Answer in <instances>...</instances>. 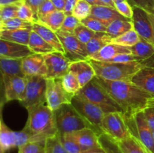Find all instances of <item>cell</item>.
Listing matches in <instances>:
<instances>
[{
	"label": "cell",
	"instance_id": "cell-15",
	"mask_svg": "<svg viewBox=\"0 0 154 153\" xmlns=\"http://www.w3.org/2000/svg\"><path fill=\"white\" fill-rule=\"evenodd\" d=\"M22 66L25 76H42L47 78L48 68L42 54L32 53L23 58Z\"/></svg>",
	"mask_w": 154,
	"mask_h": 153
},
{
	"label": "cell",
	"instance_id": "cell-47",
	"mask_svg": "<svg viewBox=\"0 0 154 153\" xmlns=\"http://www.w3.org/2000/svg\"><path fill=\"white\" fill-rule=\"evenodd\" d=\"M138 61H142L139 57L136 56L135 55L132 53H124V54H120V55L117 56L110 60L109 62H118V63H127V62H138Z\"/></svg>",
	"mask_w": 154,
	"mask_h": 153
},
{
	"label": "cell",
	"instance_id": "cell-36",
	"mask_svg": "<svg viewBox=\"0 0 154 153\" xmlns=\"http://www.w3.org/2000/svg\"><path fill=\"white\" fill-rule=\"evenodd\" d=\"M45 148V153H69L62 144L59 134L46 140Z\"/></svg>",
	"mask_w": 154,
	"mask_h": 153
},
{
	"label": "cell",
	"instance_id": "cell-43",
	"mask_svg": "<svg viewBox=\"0 0 154 153\" xmlns=\"http://www.w3.org/2000/svg\"><path fill=\"white\" fill-rule=\"evenodd\" d=\"M17 17L25 21L32 22V23L36 22L32 10L27 4H26L23 2H21L19 5V8L17 10Z\"/></svg>",
	"mask_w": 154,
	"mask_h": 153
},
{
	"label": "cell",
	"instance_id": "cell-1",
	"mask_svg": "<svg viewBox=\"0 0 154 153\" xmlns=\"http://www.w3.org/2000/svg\"><path fill=\"white\" fill-rule=\"evenodd\" d=\"M94 79L120 105L126 119L143 111L154 101V96L129 81L107 80L98 76Z\"/></svg>",
	"mask_w": 154,
	"mask_h": 153
},
{
	"label": "cell",
	"instance_id": "cell-6",
	"mask_svg": "<svg viewBox=\"0 0 154 153\" xmlns=\"http://www.w3.org/2000/svg\"><path fill=\"white\" fill-rule=\"evenodd\" d=\"M25 97L20 104L26 110L46 104L47 79L42 76H26Z\"/></svg>",
	"mask_w": 154,
	"mask_h": 153
},
{
	"label": "cell",
	"instance_id": "cell-56",
	"mask_svg": "<svg viewBox=\"0 0 154 153\" xmlns=\"http://www.w3.org/2000/svg\"><path fill=\"white\" fill-rule=\"evenodd\" d=\"M104 5H107V6H110V7L112 8H115L114 6V2H113V0H99Z\"/></svg>",
	"mask_w": 154,
	"mask_h": 153
},
{
	"label": "cell",
	"instance_id": "cell-31",
	"mask_svg": "<svg viewBox=\"0 0 154 153\" xmlns=\"http://www.w3.org/2000/svg\"><path fill=\"white\" fill-rule=\"evenodd\" d=\"M123 153H148L136 137L131 134L128 137L117 141Z\"/></svg>",
	"mask_w": 154,
	"mask_h": 153
},
{
	"label": "cell",
	"instance_id": "cell-57",
	"mask_svg": "<svg viewBox=\"0 0 154 153\" xmlns=\"http://www.w3.org/2000/svg\"><path fill=\"white\" fill-rule=\"evenodd\" d=\"M87 2H88L89 4H91L92 6L94 5H104L102 2H101L99 0H84Z\"/></svg>",
	"mask_w": 154,
	"mask_h": 153
},
{
	"label": "cell",
	"instance_id": "cell-26",
	"mask_svg": "<svg viewBox=\"0 0 154 153\" xmlns=\"http://www.w3.org/2000/svg\"><path fill=\"white\" fill-rule=\"evenodd\" d=\"M14 147H16L14 131L11 130L2 118L0 122V153H6Z\"/></svg>",
	"mask_w": 154,
	"mask_h": 153
},
{
	"label": "cell",
	"instance_id": "cell-7",
	"mask_svg": "<svg viewBox=\"0 0 154 153\" xmlns=\"http://www.w3.org/2000/svg\"><path fill=\"white\" fill-rule=\"evenodd\" d=\"M131 134L138 140L148 153H154L153 130L146 120L143 111L137 112L132 118H126Z\"/></svg>",
	"mask_w": 154,
	"mask_h": 153
},
{
	"label": "cell",
	"instance_id": "cell-32",
	"mask_svg": "<svg viewBox=\"0 0 154 153\" xmlns=\"http://www.w3.org/2000/svg\"><path fill=\"white\" fill-rule=\"evenodd\" d=\"M99 142L101 148L106 153H123L117 141L104 132L99 135Z\"/></svg>",
	"mask_w": 154,
	"mask_h": 153
},
{
	"label": "cell",
	"instance_id": "cell-3",
	"mask_svg": "<svg viewBox=\"0 0 154 153\" xmlns=\"http://www.w3.org/2000/svg\"><path fill=\"white\" fill-rule=\"evenodd\" d=\"M154 56L146 60L132 62L127 63L109 62H99L93 59H88L94 68L96 76L107 80L128 81L138 70L145 66H150L153 64Z\"/></svg>",
	"mask_w": 154,
	"mask_h": 153
},
{
	"label": "cell",
	"instance_id": "cell-54",
	"mask_svg": "<svg viewBox=\"0 0 154 153\" xmlns=\"http://www.w3.org/2000/svg\"><path fill=\"white\" fill-rule=\"evenodd\" d=\"M23 2V0H0V5L17 4V3Z\"/></svg>",
	"mask_w": 154,
	"mask_h": 153
},
{
	"label": "cell",
	"instance_id": "cell-20",
	"mask_svg": "<svg viewBox=\"0 0 154 153\" xmlns=\"http://www.w3.org/2000/svg\"><path fill=\"white\" fill-rule=\"evenodd\" d=\"M124 53H132L129 46H122L111 42L103 46L96 54L90 56L89 59H93L99 62H109L117 56Z\"/></svg>",
	"mask_w": 154,
	"mask_h": 153
},
{
	"label": "cell",
	"instance_id": "cell-39",
	"mask_svg": "<svg viewBox=\"0 0 154 153\" xmlns=\"http://www.w3.org/2000/svg\"><path fill=\"white\" fill-rule=\"evenodd\" d=\"M20 3L0 5V22L17 17V10Z\"/></svg>",
	"mask_w": 154,
	"mask_h": 153
},
{
	"label": "cell",
	"instance_id": "cell-59",
	"mask_svg": "<svg viewBox=\"0 0 154 153\" xmlns=\"http://www.w3.org/2000/svg\"><path fill=\"white\" fill-rule=\"evenodd\" d=\"M115 1H117V0H113V2H115Z\"/></svg>",
	"mask_w": 154,
	"mask_h": 153
},
{
	"label": "cell",
	"instance_id": "cell-49",
	"mask_svg": "<svg viewBox=\"0 0 154 153\" xmlns=\"http://www.w3.org/2000/svg\"><path fill=\"white\" fill-rule=\"evenodd\" d=\"M57 10L55 6L54 5L51 0H46L42 5L40 6L38 11V20L40 19L42 16H45V15L48 14L51 12L54 11V10Z\"/></svg>",
	"mask_w": 154,
	"mask_h": 153
},
{
	"label": "cell",
	"instance_id": "cell-33",
	"mask_svg": "<svg viewBox=\"0 0 154 153\" xmlns=\"http://www.w3.org/2000/svg\"><path fill=\"white\" fill-rule=\"evenodd\" d=\"M140 38H141V37L132 28V29L126 32V33L123 34L122 35L113 39L112 43L130 47V46H132L135 44H136L139 41Z\"/></svg>",
	"mask_w": 154,
	"mask_h": 153
},
{
	"label": "cell",
	"instance_id": "cell-9",
	"mask_svg": "<svg viewBox=\"0 0 154 153\" xmlns=\"http://www.w3.org/2000/svg\"><path fill=\"white\" fill-rule=\"evenodd\" d=\"M71 104L75 110L99 132V134L103 133L102 130V122L106 113L99 106L77 94H75Z\"/></svg>",
	"mask_w": 154,
	"mask_h": 153
},
{
	"label": "cell",
	"instance_id": "cell-18",
	"mask_svg": "<svg viewBox=\"0 0 154 153\" xmlns=\"http://www.w3.org/2000/svg\"><path fill=\"white\" fill-rule=\"evenodd\" d=\"M69 134L78 142L83 152L100 147L99 142V134L94 129L87 128Z\"/></svg>",
	"mask_w": 154,
	"mask_h": 153
},
{
	"label": "cell",
	"instance_id": "cell-53",
	"mask_svg": "<svg viewBox=\"0 0 154 153\" xmlns=\"http://www.w3.org/2000/svg\"><path fill=\"white\" fill-rule=\"evenodd\" d=\"M51 1L54 4V5L55 6L57 10H63V11L65 4H66V0H51Z\"/></svg>",
	"mask_w": 154,
	"mask_h": 153
},
{
	"label": "cell",
	"instance_id": "cell-16",
	"mask_svg": "<svg viewBox=\"0 0 154 153\" xmlns=\"http://www.w3.org/2000/svg\"><path fill=\"white\" fill-rule=\"evenodd\" d=\"M69 72L75 75L81 88L85 86L96 76L94 68L89 60H80L72 62L69 68Z\"/></svg>",
	"mask_w": 154,
	"mask_h": 153
},
{
	"label": "cell",
	"instance_id": "cell-40",
	"mask_svg": "<svg viewBox=\"0 0 154 153\" xmlns=\"http://www.w3.org/2000/svg\"><path fill=\"white\" fill-rule=\"evenodd\" d=\"M96 33V32L87 28V26L81 23L74 31V34L75 37L84 44H87L93 38Z\"/></svg>",
	"mask_w": 154,
	"mask_h": 153
},
{
	"label": "cell",
	"instance_id": "cell-19",
	"mask_svg": "<svg viewBox=\"0 0 154 153\" xmlns=\"http://www.w3.org/2000/svg\"><path fill=\"white\" fill-rule=\"evenodd\" d=\"M32 53L28 45L0 39V57L24 58Z\"/></svg>",
	"mask_w": 154,
	"mask_h": 153
},
{
	"label": "cell",
	"instance_id": "cell-50",
	"mask_svg": "<svg viewBox=\"0 0 154 153\" xmlns=\"http://www.w3.org/2000/svg\"><path fill=\"white\" fill-rule=\"evenodd\" d=\"M146 120L152 130H154V101L148 105L143 110Z\"/></svg>",
	"mask_w": 154,
	"mask_h": 153
},
{
	"label": "cell",
	"instance_id": "cell-52",
	"mask_svg": "<svg viewBox=\"0 0 154 153\" xmlns=\"http://www.w3.org/2000/svg\"><path fill=\"white\" fill-rule=\"evenodd\" d=\"M77 2H78V0H66V4H65L64 10H63L66 16L72 15Z\"/></svg>",
	"mask_w": 154,
	"mask_h": 153
},
{
	"label": "cell",
	"instance_id": "cell-27",
	"mask_svg": "<svg viewBox=\"0 0 154 153\" xmlns=\"http://www.w3.org/2000/svg\"><path fill=\"white\" fill-rule=\"evenodd\" d=\"M65 17H66V14L63 10H55L41 17L37 22L57 32L60 29V27L64 21Z\"/></svg>",
	"mask_w": 154,
	"mask_h": 153
},
{
	"label": "cell",
	"instance_id": "cell-23",
	"mask_svg": "<svg viewBox=\"0 0 154 153\" xmlns=\"http://www.w3.org/2000/svg\"><path fill=\"white\" fill-rule=\"evenodd\" d=\"M23 58H9L0 57L2 75L25 77L23 70Z\"/></svg>",
	"mask_w": 154,
	"mask_h": 153
},
{
	"label": "cell",
	"instance_id": "cell-14",
	"mask_svg": "<svg viewBox=\"0 0 154 153\" xmlns=\"http://www.w3.org/2000/svg\"><path fill=\"white\" fill-rule=\"evenodd\" d=\"M4 95L6 101L18 100L22 101L25 97L26 77L11 76L2 75Z\"/></svg>",
	"mask_w": 154,
	"mask_h": 153
},
{
	"label": "cell",
	"instance_id": "cell-8",
	"mask_svg": "<svg viewBox=\"0 0 154 153\" xmlns=\"http://www.w3.org/2000/svg\"><path fill=\"white\" fill-rule=\"evenodd\" d=\"M102 130L116 141H120L131 135L124 115L120 112L105 114L102 122Z\"/></svg>",
	"mask_w": 154,
	"mask_h": 153
},
{
	"label": "cell",
	"instance_id": "cell-11",
	"mask_svg": "<svg viewBox=\"0 0 154 153\" xmlns=\"http://www.w3.org/2000/svg\"><path fill=\"white\" fill-rule=\"evenodd\" d=\"M57 34L64 48V55L69 60L76 62L88 59L89 54L86 44L80 41L75 34L60 30L57 32Z\"/></svg>",
	"mask_w": 154,
	"mask_h": 153
},
{
	"label": "cell",
	"instance_id": "cell-45",
	"mask_svg": "<svg viewBox=\"0 0 154 153\" xmlns=\"http://www.w3.org/2000/svg\"><path fill=\"white\" fill-rule=\"evenodd\" d=\"M18 152L20 153H45V148L44 144L30 142L18 148Z\"/></svg>",
	"mask_w": 154,
	"mask_h": 153
},
{
	"label": "cell",
	"instance_id": "cell-13",
	"mask_svg": "<svg viewBox=\"0 0 154 153\" xmlns=\"http://www.w3.org/2000/svg\"><path fill=\"white\" fill-rule=\"evenodd\" d=\"M132 10L133 15L132 17V22L133 29L138 33L140 37L154 44L153 26L149 12L136 6L132 7Z\"/></svg>",
	"mask_w": 154,
	"mask_h": 153
},
{
	"label": "cell",
	"instance_id": "cell-38",
	"mask_svg": "<svg viewBox=\"0 0 154 153\" xmlns=\"http://www.w3.org/2000/svg\"><path fill=\"white\" fill-rule=\"evenodd\" d=\"M60 135V139L62 144L64 146V148L67 150L69 153H81L82 151V148H81L78 142L73 139L70 134H63Z\"/></svg>",
	"mask_w": 154,
	"mask_h": 153
},
{
	"label": "cell",
	"instance_id": "cell-17",
	"mask_svg": "<svg viewBox=\"0 0 154 153\" xmlns=\"http://www.w3.org/2000/svg\"><path fill=\"white\" fill-rule=\"evenodd\" d=\"M128 81L154 96V67H143Z\"/></svg>",
	"mask_w": 154,
	"mask_h": 153
},
{
	"label": "cell",
	"instance_id": "cell-51",
	"mask_svg": "<svg viewBox=\"0 0 154 153\" xmlns=\"http://www.w3.org/2000/svg\"><path fill=\"white\" fill-rule=\"evenodd\" d=\"M45 1L46 0H23V2L32 10L36 22L38 21V11L39 8Z\"/></svg>",
	"mask_w": 154,
	"mask_h": 153
},
{
	"label": "cell",
	"instance_id": "cell-5",
	"mask_svg": "<svg viewBox=\"0 0 154 153\" xmlns=\"http://www.w3.org/2000/svg\"><path fill=\"white\" fill-rule=\"evenodd\" d=\"M77 95L97 105L105 113L120 112L123 110L111 94L95 79L81 88Z\"/></svg>",
	"mask_w": 154,
	"mask_h": 153
},
{
	"label": "cell",
	"instance_id": "cell-41",
	"mask_svg": "<svg viewBox=\"0 0 154 153\" xmlns=\"http://www.w3.org/2000/svg\"><path fill=\"white\" fill-rule=\"evenodd\" d=\"M81 24L96 32H106L107 27H108V26L103 22L91 16L81 20Z\"/></svg>",
	"mask_w": 154,
	"mask_h": 153
},
{
	"label": "cell",
	"instance_id": "cell-22",
	"mask_svg": "<svg viewBox=\"0 0 154 153\" xmlns=\"http://www.w3.org/2000/svg\"><path fill=\"white\" fill-rule=\"evenodd\" d=\"M32 30L38 33L44 40H46L48 44H50L56 50V51H58L61 53L65 54L64 48H63L56 32L53 31L52 29L38 22H33Z\"/></svg>",
	"mask_w": 154,
	"mask_h": 153
},
{
	"label": "cell",
	"instance_id": "cell-29",
	"mask_svg": "<svg viewBox=\"0 0 154 153\" xmlns=\"http://www.w3.org/2000/svg\"><path fill=\"white\" fill-rule=\"evenodd\" d=\"M131 52L141 60H146L154 56V44L141 38L139 41L134 46H130Z\"/></svg>",
	"mask_w": 154,
	"mask_h": 153
},
{
	"label": "cell",
	"instance_id": "cell-2",
	"mask_svg": "<svg viewBox=\"0 0 154 153\" xmlns=\"http://www.w3.org/2000/svg\"><path fill=\"white\" fill-rule=\"evenodd\" d=\"M28 110V119L24 130L29 134L30 142L44 144L47 139L59 134L54 112L48 105L34 106Z\"/></svg>",
	"mask_w": 154,
	"mask_h": 153
},
{
	"label": "cell",
	"instance_id": "cell-24",
	"mask_svg": "<svg viewBox=\"0 0 154 153\" xmlns=\"http://www.w3.org/2000/svg\"><path fill=\"white\" fill-rule=\"evenodd\" d=\"M32 29H0V39L29 45Z\"/></svg>",
	"mask_w": 154,
	"mask_h": 153
},
{
	"label": "cell",
	"instance_id": "cell-37",
	"mask_svg": "<svg viewBox=\"0 0 154 153\" xmlns=\"http://www.w3.org/2000/svg\"><path fill=\"white\" fill-rule=\"evenodd\" d=\"M92 11V5L84 0H78L76 6L73 10L72 15L79 20H83L90 16Z\"/></svg>",
	"mask_w": 154,
	"mask_h": 153
},
{
	"label": "cell",
	"instance_id": "cell-30",
	"mask_svg": "<svg viewBox=\"0 0 154 153\" xmlns=\"http://www.w3.org/2000/svg\"><path fill=\"white\" fill-rule=\"evenodd\" d=\"M132 28L133 25L132 20H115L108 26L106 33L111 36L112 39H114Z\"/></svg>",
	"mask_w": 154,
	"mask_h": 153
},
{
	"label": "cell",
	"instance_id": "cell-34",
	"mask_svg": "<svg viewBox=\"0 0 154 153\" xmlns=\"http://www.w3.org/2000/svg\"><path fill=\"white\" fill-rule=\"evenodd\" d=\"M32 22L25 21L19 17L12 18L0 22V29H32Z\"/></svg>",
	"mask_w": 154,
	"mask_h": 153
},
{
	"label": "cell",
	"instance_id": "cell-12",
	"mask_svg": "<svg viewBox=\"0 0 154 153\" xmlns=\"http://www.w3.org/2000/svg\"><path fill=\"white\" fill-rule=\"evenodd\" d=\"M48 68L47 79H60L69 72L72 62L64 54L55 51L44 55Z\"/></svg>",
	"mask_w": 154,
	"mask_h": 153
},
{
	"label": "cell",
	"instance_id": "cell-60",
	"mask_svg": "<svg viewBox=\"0 0 154 153\" xmlns=\"http://www.w3.org/2000/svg\"><path fill=\"white\" fill-rule=\"evenodd\" d=\"M18 153H20V152H18Z\"/></svg>",
	"mask_w": 154,
	"mask_h": 153
},
{
	"label": "cell",
	"instance_id": "cell-58",
	"mask_svg": "<svg viewBox=\"0 0 154 153\" xmlns=\"http://www.w3.org/2000/svg\"><path fill=\"white\" fill-rule=\"evenodd\" d=\"M149 15H150V20L152 22V26H153V37H154V9L152 11L149 12Z\"/></svg>",
	"mask_w": 154,
	"mask_h": 153
},
{
	"label": "cell",
	"instance_id": "cell-4",
	"mask_svg": "<svg viewBox=\"0 0 154 153\" xmlns=\"http://www.w3.org/2000/svg\"><path fill=\"white\" fill-rule=\"evenodd\" d=\"M56 123L59 134L73 133L84 128H93L99 132L85 119L72 105V104H63L54 111Z\"/></svg>",
	"mask_w": 154,
	"mask_h": 153
},
{
	"label": "cell",
	"instance_id": "cell-21",
	"mask_svg": "<svg viewBox=\"0 0 154 153\" xmlns=\"http://www.w3.org/2000/svg\"><path fill=\"white\" fill-rule=\"evenodd\" d=\"M90 16L99 20L107 26L115 20H132L120 14L115 8L107 5H94L92 6V11Z\"/></svg>",
	"mask_w": 154,
	"mask_h": 153
},
{
	"label": "cell",
	"instance_id": "cell-42",
	"mask_svg": "<svg viewBox=\"0 0 154 153\" xmlns=\"http://www.w3.org/2000/svg\"><path fill=\"white\" fill-rule=\"evenodd\" d=\"M81 20L74 16L73 15H69L66 16L64 21L60 27V31L72 33L74 34V31L75 28L81 24Z\"/></svg>",
	"mask_w": 154,
	"mask_h": 153
},
{
	"label": "cell",
	"instance_id": "cell-10",
	"mask_svg": "<svg viewBox=\"0 0 154 153\" xmlns=\"http://www.w3.org/2000/svg\"><path fill=\"white\" fill-rule=\"evenodd\" d=\"M75 94L69 93L64 88L60 79H48L47 80L46 104L52 110H56L62 105L71 104Z\"/></svg>",
	"mask_w": 154,
	"mask_h": 153
},
{
	"label": "cell",
	"instance_id": "cell-48",
	"mask_svg": "<svg viewBox=\"0 0 154 153\" xmlns=\"http://www.w3.org/2000/svg\"><path fill=\"white\" fill-rule=\"evenodd\" d=\"M16 147L20 148L25 144L30 142V136L24 129L20 131H14Z\"/></svg>",
	"mask_w": 154,
	"mask_h": 153
},
{
	"label": "cell",
	"instance_id": "cell-28",
	"mask_svg": "<svg viewBox=\"0 0 154 153\" xmlns=\"http://www.w3.org/2000/svg\"><path fill=\"white\" fill-rule=\"evenodd\" d=\"M112 40V38L106 32H96L93 38L86 44L89 58L99 52L105 45L111 43Z\"/></svg>",
	"mask_w": 154,
	"mask_h": 153
},
{
	"label": "cell",
	"instance_id": "cell-25",
	"mask_svg": "<svg viewBox=\"0 0 154 153\" xmlns=\"http://www.w3.org/2000/svg\"><path fill=\"white\" fill-rule=\"evenodd\" d=\"M28 46L32 51L33 53L45 55V54L51 53L56 51V50L50 44H48L38 33L32 30L30 33L29 42Z\"/></svg>",
	"mask_w": 154,
	"mask_h": 153
},
{
	"label": "cell",
	"instance_id": "cell-46",
	"mask_svg": "<svg viewBox=\"0 0 154 153\" xmlns=\"http://www.w3.org/2000/svg\"><path fill=\"white\" fill-rule=\"evenodd\" d=\"M132 7L136 6L150 12L154 9V0H126Z\"/></svg>",
	"mask_w": 154,
	"mask_h": 153
},
{
	"label": "cell",
	"instance_id": "cell-44",
	"mask_svg": "<svg viewBox=\"0 0 154 153\" xmlns=\"http://www.w3.org/2000/svg\"><path fill=\"white\" fill-rule=\"evenodd\" d=\"M114 6L117 11L128 19L132 20L133 15L132 7L126 0H117L114 2Z\"/></svg>",
	"mask_w": 154,
	"mask_h": 153
},
{
	"label": "cell",
	"instance_id": "cell-35",
	"mask_svg": "<svg viewBox=\"0 0 154 153\" xmlns=\"http://www.w3.org/2000/svg\"><path fill=\"white\" fill-rule=\"evenodd\" d=\"M62 82L65 89L71 94H76L81 88L78 78L71 72H68L62 77Z\"/></svg>",
	"mask_w": 154,
	"mask_h": 153
},
{
	"label": "cell",
	"instance_id": "cell-55",
	"mask_svg": "<svg viewBox=\"0 0 154 153\" xmlns=\"http://www.w3.org/2000/svg\"><path fill=\"white\" fill-rule=\"evenodd\" d=\"M81 153H106L102 148L99 147V148H93V149H90V150H87V151H84L81 152Z\"/></svg>",
	"mask_w": 154,
	"mask_h": 153
}]
</instances>
